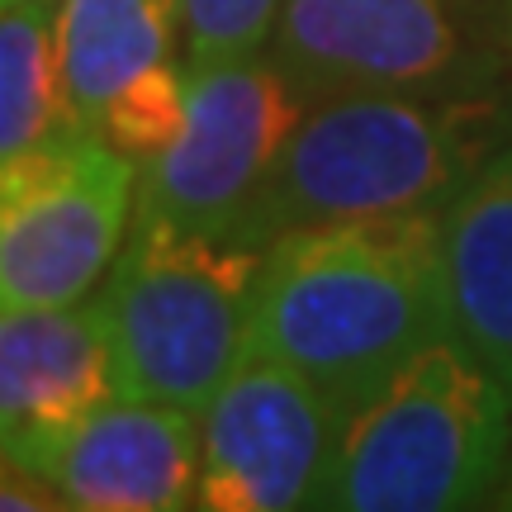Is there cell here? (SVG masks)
Here are the masks:
<instances>
[{"mask_svg":"<svg viewBox=\"0 0 512 512\" xmlns=\"http://www.w3.org/2000/svg\"><path fill=\"white\" fill-rule=\"evenodd\" d=\"M451 332L512 389V143L441 214Z\"/></svg>","mask_w":512,"mask_h":512,"instance_id":"8fae6325","label":"cell"},{"mask_svg":"<svg viewBox=\"0 0 512 512\" xmlns=\"http://www.w3.org/2000/svg\"><path fill=\"white\" fill-rule=\"evenodd\" d=\"M313 95L271 53L185 62L181 133L138 166L133 219L242 233Z\"/></svg>","mask_w":512,"mask_h":512,"instance_id":"8992f818","label":"cell"},{"mask_svg":"<svg viewBox=\"0 0 512 512\" xmlns=\"http://www.w3.org/2000/svg\"><path fill=\"white\" fill-rule=\"evenodd\" d=\"M503 503H508V508H512V484H508V494H503Z\"/></svg>","mask_w":512,"mask_h":512,"instance_id":"e0dca14e","label":"cell"},{"mask_svg":"<svg viewBox=\"0 0 512 512\" xmlns=\"http://www.w3.org/2000/svg\"><path fill=\"white\" fill-rule=\"evenodd\" d=\"M261 256L266 242L242 233L133 219L128 247L100 290L124 399L204 413L247 356Z\"/></svg>","mask_w":512,"mask_h":512,"instance_id":"277c9868","label":"cell"},{"mask_svg":"<svg viewBox=\"0 0 512 512\" xmlns=\"http://www.w3.org/2000/svg\"><path fill=\"white\" fill-rule=\"evenodd\" d=\"M337 403L275 356L247 351L200 413V498L209 512L323 508L342 441Z\"/></svg>","mask_w":512,"mask_h":512,"instance_id":"ba28073f","label":"cell"},{"mask_svg":"<svg viewBox=\"0 0 512 512\" xmlns=\"http://www.w3.org/2000/svg\"><path fill=\"white\" fill-rule=\"evenodd\" d=\"M437 337H451L441 214L323 223L266 242L247 351L299 370L342 418Z\"/></svg>","mask_w":512,"mask_h":512,"instance_id":"6da1fadb","label":"cell"},{"mask_svg":"<svg viewBox=\"0 0 512 512\" xmlns=\"http://www.w3.org/2000/svg\"><path fill=\"white\" fill-rule=\"evenodd\" d=\"M508 441L512 389L456 332L437 337L342 422L323 508H475L494 494Z\"/></svg>","mask_w":512,"mask_h":512,"instance_id":"3957f363","label":"cell"},{"mask_svg":"<svg viewBox=\"0 0 512 512\" xmlns=\"http://www.w3.org/2000/svg\"><path fill=\"white\" fill-rule=\"evenodd\" d=\"M508 43H512V0H508Z\"/></svg>","mask_w":512,"mask_h":512,"instance_id":"2e32d148","label":"cell"},{"mask_svg":"<svg viewBox=\"0 0 512 512\" xmlns=\"http://www.w3.org/2000/svg\"><path fill=\"white\" fill-rule=\"evenodd\" d=\"M176 0H57V72L67 110L100 133L138 86L176 72Z\"/></svg>","mask_w":512,"mask_h":512,"instance_id":"7c38bea8","label":"cell"},{"mask_svg":"<svg viewBox=\"0 0 512 512\" xmlns=\"http://www.w3.org/2000/svg\"><path fill=\"white\" fill-rule=\"evenodd\" d=\"M15 470L38 475L81 512H176L200 498V413L124 399L38 441Z\"/></svg>","mask_w":512,"mask_h":512,"instance_id":"9c48e42d","label":"cell"},{"mask_svg":"<svg viewBox=\"0 0 512 512\" xmlns=\"http://www.w3.org/2000/svg\"><path fill=\"white\" fill-rule=\"evenodd\" d=\"M0 470H10V460H5V456H0Z\"/></svg>","mask_w":512,"mask_h":512,"instance_id":"ac0fdd59","label":"cell"},{"mask_svg":"<svg viewBox=\"0 0 512 512\" xmlns=\"http://www.w3.org/2000/svg\"><path fill=\"white\" fill-rule=\"evenodd\" d=\"M138 200V162L91 128L0 157V313L91 299Z\"/></svg>","mask_w":512,"mask_h":512,"instance_id":"52a82bcc","label":"cell"},{"mask_svg":"<svg viewBox=\"0 0 512 512\" xmlns=\"http://www.w3.org/2000/svg\"><path fill=\"white\" fill-rule=\"evenodd\" d=\"M0 5H15V0H0Z\"/></svg>","mask_w":512,"mask_h":512,"instance_id":"d6986e66","label":"cell"},{"mask_svg":"<svg viewBox=\"0 0 512 512\" xmlns=\"http://www.w3.org/2000/svg\"><path fill=\"white\" fill-rule=\"evenodd\" d=\"M53 508H67V503L38 475H24L15 465L0 470V512H53Z\"/></svg>","mask_w":512,"mask_h":512,"instance_id":"9a60e30c","label":"cell"},{"mask_svg":"<svg viewBox=\"0 0 512 512\" xmlns=\"http://www.w3.org/2000/svg\"><path fill=\"white\" fill-rule=\"evenodd\" d=\"M114 394L119 380L100 294L0 313V456L10 465Z\"/></svg>","mask_w":512,"mask_h":512,"instance_id":"30bf717a","label":"cell"},{"mask_svg":"<svg viewBox=\"0 0 512 512\" xmlns=\"http://www.w3.org/2000/svg\"><path fill=\"white\" fill-rule=\"evenodd\" d=\"M512 100L498 91H337L313 100L275 157L247 238L403 214H446L475 171L508 147Z\"/></svg>","mask_w":512,"mask_h":512,"instance_id":"7a4b0ae2","label":"cell"},{"mask_svg":"<svg viewBox=\"0 0 512 512\" xmlns=\"http://www.w3.org/2000/svg\"><path fill=\"white\" fill-rule=\"evenodd\" d=\"M285 0H176L185 62L266 53Z\"/></svg>","mask_w":512,"mask_h":512,"instance_id":"5bb4252c","label":"cell"},{"mask_svg":"<svg viewBox=\"0 0 512 512\" xmlns=\"http://www.w3.org/2000/svg\"><path fill=\"white\" fill-rule=\"evenodd\" d=\"M81 128L57 72V0L0 5V157Z\"/></svg>","mask_w":512,"mask_h":512,"instance_id":"4fadbf2b","label":"cell"},{"mask_svg":"<svg viewBox=\"0 0 512 512\" xmlns=\"http://www.w3.org/2000/svg\"><path fill=\"white\" fill-rule=\"evenodd\" d=\"M266 53L313 95H475L508 76V0H285Z\"/></svg>","mask_w":512,"mask_h":512,"instance_id":"5b68a950","label":"cell"}]
</instances>
